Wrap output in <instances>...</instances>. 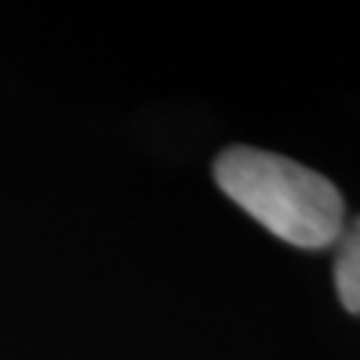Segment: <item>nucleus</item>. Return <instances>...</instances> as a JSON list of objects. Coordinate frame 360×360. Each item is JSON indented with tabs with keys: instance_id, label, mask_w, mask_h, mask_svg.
I'll list each match as a JSON object with an SVG mask.
<instances>
[{
	"instance_id": "nucleus-1",
	"label": "nucleus",
	"mask_w": 360,
	"mask_h": 360,
	"mask_svg": "<svg viewBox=\"0 0 360 360\" xmlns=\"http://www.w3.org/2000/svg\"><path fill=\"white\" fill-rule=\"evenodd\" d=\"M217 186L270 234L300 250H324L345 229V201L324 174L288 156L229 148L213 162Z\"/></svg>"
},
{
	"instance_id": "nucleus-2",
	"label": "nucleus",
	"mask_w": 360,
	"mask_h": 360,
	"mask_svg": "<svg viewBox=\"0 0 360 360\" xmlns=\"http://www.w3.org/2000/svg\"><path fill=\"white\" fill-rule=\"evenodd\" d=\"M336 243H340L333 264L336 295L348 312H360V217L345 225Z\"/></svg>"
}]
</instances>
